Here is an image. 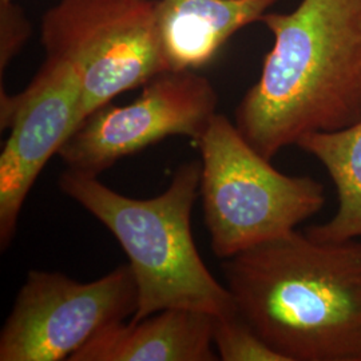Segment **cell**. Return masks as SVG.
I'll return each instance as SVG.
<instances>
[{
	"instance_id": "52a82bcc",
	"label": "cell",
	"mask_w": 361,
	"mask_h": 361,
	"mask_svg": "<svg viewBox=\"0 0 361 361\" xmlns=\"http://www.w3.org/2000/svg\"><path fill=\"white\" fill-rule=\"evenodd\" d=\"M217 104L207 78L194 70L165 71L149 80L133 104H109L94 111L56 154L68 169L98 177L119 159L171 135L198 141Z\"/></svg>"
},
{
	"instance_id": "ba28073f",
	"label": "cell",
	"mask_w": 361,
	"mask_h": 361,
	"mask_svg": "<svg viewBox=\"0 0 361 361\" xmlns=\"http://www.w3.org/2000/svg\"><path fill=\"white\" fill-rule=\"evenodd\" d=\"M77 65L47 56L37 77L16 95L0 98V128L11 129L0 155V247L16 232L20 210L42 169L75 131L80 101Z\"/></svg>"
},
{
	"instance_id": "7c38bea8",
	"label": "cell",
	"mask_w": 361,
	"mask_h": 361,
	"mask_svg": "<svg viewBox=\"0 0 361 361\" xmlns=\"http://www.w3.org/2000/svg\"><path fill=\"white\" fill-rule=\"evenodd\" d=\"M214 348L222 361H286L238 314L216 317Z\"/></svg>"
},
{
	"instance_id": "4fadbf2b",
	"label": "cell",
	"mask_w": 361,
	"mask_h": 361,
	"mask_svg": "<svg viewBox=\"0 0 361 361\" xmlns=\"http://www.w3.org/2000/svg\"><path fill=\"white\" fill-rule=\"evenodd\" d=\"M31 35V23L13 0H0V73L11 63Z\"/></svg>"
},
{
	"instance_id": "9c48e42d",
	"label": "cell",
	"mask_w": 361,
	"mask_h": 361,
	"mask_svg": "<svg viewBox=\"0 0 361 361\" xmlns=\"http://www.w3.org/2000/svg\"><path fill=\"white\" fill-rule=\"evenodd\" d=\"M216 317L170 308L140 322L116 323L94 336L70 361H216Z\"/></svg>"
},
{
	"instance_id": "3957f363",
	"label": "cell",
	"mask_w": 361,
	"mask_h": 361,
	"mask_svg": "<svg viewBox=\"0 0 361 361\" xmlns=\"http://www.w3.org/2000/svg\"><path fill=\"white\" fill-rule=\"evenodd\" d=\"M201 173V161L182 164L168 189L149 200L116 193L98 177L71 169L59 177V189L99 219L129 257L138 288L131 322L170 308L217 317L237 313L231 290L209 271L194 244L190 222Z\"/></svg>"
},
{
	"instance_id": "8992f818",
	"label": "cell",
	"mask_w": 361,
	"mask_h": 361,
	"mask_svg": "<svg viewBox=\"0 0 361 361\" xmlns=\"http://www.w3.org/2000/svg\"><path fill=\"white\" fill-rule=\"evenodd\" d=\"M137 307L129 264L91 283L31 271L1 329L0 361L68 360L107 326L133 317Z\"/></svg>"
},
{
	"instance_id": "8fae6325",
	"label": "cell",
	"mask_w": 361,
	"mask_h": 361,
	"mask_svg": "<svg viewBox=\"0 0 361 361\" xmlns=\"http://www.w3.org/2000/svg\"><path fill=\"white\" fill-rule=\"evenodd\" d=\"M296 146L323 165L337 193L335 216L305 233L319 241L361 238V119L345 129L307 134Z\"/></svg>"
},
{
	"instance_id": "7a4b0ae2",
	"label": "cell",
	"mask_w": 361,
	"mask_h": 361,
	"mask_svg": "<svg viewBox=\"0 0 361 361\" xmlns=\"http://www.w3.org/2000/svg\"><path fill=\"white\" fill-rule=\"evenodd\" d=\"M237 313L286 361H361V238L297 231L222 259Z\"/></svg>"
},
{
	"instance_id": "5b68a950",
	"label": "cell",
	"mask_w": 361,
	"mask_h": 361,
	"mask_svg": "<svg viewBox=\"0 0 361 361\" xmlns=\"http://www.w3.org/2000/svg\"><path fill=\"white\" fill-rule=\"evenodd\" d=\"M47 56L77 65L75 130L116 95L169 71L155 27V0H59L42 19Z\"/></svg>"
},
{
	"instance_id": "30bf717a",
	"label": "cell",
	"mask_w": 361,
	"mask_h": 361,
	"mask_svg": "<svg viewBox=\"0 0 361 361\" xmlns=\"http://www.w3.org/2000/svg\"><path fill=\"white\" fill-rule=\"evenodd\" d=\"M277 0H155V27L169 71L207 65L241 28Z\"/></svg>"
},
{
	"instance_id": "277c9868",
	"label": "cell",
	"mask_w": 361,
	"mask_h": 361,
	"mask_svg": "<svg viewBox=\"0 0 361 361\" xmlns=\"http://www.w3.org/2000/svg\"><path fill=\"white\" fill-rule=\"evenodd\" d=\"M195 142L205 224L219 259L296 231L325 205L322 182L273 168L224 114L213 116Z\"/></svg>"
},
{
	"instance_id": "6da1fadb",
	"label": "cell",
	"mask_w": 361,
	"mask_h": 361,
	"mask_svg": "<svg viewBox=\"0 0 361 361\" xmlns=\"http://www.w3.org/2000/svg\"><path fill=\"white\" fill-rule=\"evenodd\" d=\"M274 42L235 110V126L273 159L310 133L361 119V0H301L259 19Z\"/></svg>"
}]
</instances>
